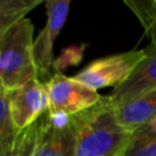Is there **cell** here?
Wrapping results in <instances>:
<instances>
[{
	"label": "cell",
	"mask_w": 156,
	"mask_h": 156,
	"mask_svg": "<svg viewBox=\"0 0 156 156\" xmlns=\"http://www.w3.org/2000/svg\"><path fill=\"white\" fill-rule=\"evenodd\" d=\"M34 26L29 18L13 24L0 39V89L15 90L38 78L34 61Z\"/></svg>",
	"instance_id": "cell-2"
},
{
	"label": "cell",
	"mask_w": 156,
	"mask_h": 156,
	"mask_svg": "<svg viewBox=\"0 0 156 156\" xmlns=\"http://www.w3.org/2000/svg\"><path fill=\"white\" fill-rule=\"evenodd\" d=\"M154 89H156V46L150 44L128 79L116 87L108 98L112 105L117 106Z\"/></svg>",
	"instance_id": "cell-8"
},
{
	"label": "cell",
	"mask_w": 156,
	"mask_h": 156,
	"mask_svg": "<svg viewBox=\"0 0 156 156\" xmlns=\"http://www.w3.org/2000/svg\"><path fill=\"white\" fill-rule=\"evenodd\" d=\"M9 111L16 132L20 134L50 107L45 83L34 78L22 87L9 91Z\"/></svg>",
	"instance_id": "cell-6"
},
{
	"label": "cell",
	"mask_w": 156,
	"mask_h": 156,
	"mask_svg": "<svg viewBox=\"0 0 156 156\" xmlns=\"http://www.w3.org/2000/svg\"><path fill=\"white\" fill-rule=\"evenodd\" d=\"M144 56L145 49L100 57L87 65L73 78L96 91L106 87L116 88L128 79Z\"/></svg>",
	"instance_id": "cell-4"
},
{
	"label": "cell",
	"mask_w": 156,
	"mask_h": 156,
	"mask_svg": "<svg viewBox=\"0 0 156 156\" xmlns=\"http://www.w3.org/2000/svg\"><path fill=\"white\" fill-rule=\"evenodd\" d=\"M44 4L46 7V22L34 40V61L38 69V78L39 76H48L52 67L54 43L66 22L71 1L50 0Z\"/></svg>",
	"instance_id": "cell-7"
},
{
	"label": "cell",
	"mask_w": 156,
	"mask_h": 156,
	"mask_svg": "<svg viewBox=\"0 0 156 156\" xmlns=\"http://www.w3.org/2000/svg\"><path fill=\"white\" fill-rule=\"evenodd\" d=\"M9 91L0 89V156H13L18 133L9 111Z\"/></svg>",
	"instance_id": "cell-10"
},
{
	"label": "cell",
	"mask_w": 156,
	"mask_h": 156,
	"mask_svg": "<svg viewBox=\"0 0 156 156\" xmlns=\"http://www.w3.org/2000/svg\"><path fill=\"white\" fill-rule=\"evenodd\" d=\"M124 5L138 18L150 44L156 46V0H124Z\"/></svg>",
	"instance_id": "cell-12"
},
{
	"label": "cell",
	"mask_w": 156,
	"mask_h": 156,
	"mask_svg": "<svg viewBox=\"0 0 156 156\" xmlns=\"http://www.w3.org/2000/svg\"><path fill=\"white\" fill-rule=\"evenodd\" d=\"M122 156H156V133L146 127L134 132Z\"/></svg>",
	"instance_id": "cell-13"
},
{
	"label": "cell",
	"mask_w": 156,
	"mask_h": 156,
	"mask_svg": "<svg viewBox=\"0 0 156 156\" xmlns=\"http://www.w3.org/2000/svg\"><path fill=\"white\" fill-rule=\"evenodd\" d=\"M113 107L122 127L134 133L156 118V89Z\"/></svg>",
	"instance_id": "cell-9"
},
{
	"label": "cell",
	"mask_w": 156,
	"mask_h": 156,
	"mask_svg": "<svg viewBox=\"0 0 156 156\" xmlns=\"http://www.w3.org/2000/svg\"><path fill=\"white\" fill-rule=\"evenodd\" d=\"M39 4L40 0H0V39Z\"/></svg>",
	"instance_id": "cell-11"
},
{
	"label": "cell",
	"mask_w": 156,
	"mask_h": 156,
	"mask_svg": "<svg viewBox=\"0 0 156 156\" xmlns=\"http://www.w3.org/2000/svg\"><path fill=\"white\" fill-rule=\"evenodd\" d=\"M69 119L76 134L74 156H122L133 134L117 121L108 95Z\"/></svg>",
	"instance_id": "cell-1"
},
{
	"label": "cell",
	"mask_w": 156,
	"mask_h": 156,
	"mask_svg": "<svg viewBox=\"0 0 156 156\" xmlns=\"http://www.w3.org/2000/svg\"><path fill=\"white\" fill-rule=\"evenodd\" d=\"M76 134L69 116L49 110L17 138L13 156H74Z\"/></svg>",
	"instance_id": "cell-3"
},
{
	"label": "cell",
	"mask_w": 156,
	"mask_h": 156,
	"mask_svg": "<svg viewBox=\"0 0 156 156\" xmlns=\"http://www.w3.org/2000/svg\"><path fill=\"white\" fill-rule=\"evenodd\" d=\"M45 87L50 100L49 111L56 115L73 116L94 106L102 96L84 83L60 72L51 76Z\"/></svg>",
	"instance_id": "cell-5"
},
{
	"label": "cell",
	"mask_w": 156,
	"mask_h": 156,
	"mask_svg": "<svg viewBox=\"0 0 156 156\" xmlns=\"http://www.w3.org/2000/svg\"><path fill=\"white\" fill-rule=\"evenodd\" d=\"M145 127H146V128H149L150 130H152V132H155V133H156V118H154V119H152L149 124H146Z\"/></svg>",
	"instance_id": "cell-14"
}]
</instances>
